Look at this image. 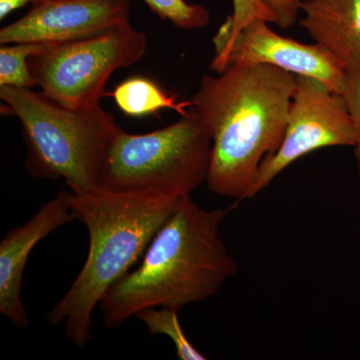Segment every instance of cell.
<instances>
[{
  "mask_svg": "<svg viewBox=\"0 0 360 360\" xmlns=\"http://www.w3.org/2000/svg\"><path fill=\"white\" fill-rule=\"evenodd\" d=\"M295 86V75L264 63L203 75L191 108L212 139V193L245 200L260 165L283 141Z\"/></svg>",
  "mask_w": 360,
  "mask_h": 360,
  "instance_id": "cell-1",
  "label": "cell"
},
{
  "mask_svg": "<svg viewBox=\"0 0 360 360\" xmlns=\"http://www.w3.org/2000/svg\"><path fill=\"white\" fill-rule=\"evenodd\" d=\"M229 210H205L184 196L144 252L141 264L108 290L101 302L106 326L117 328L139 311H179L219 292L238 265L219 236Z\"/></svg>",
  "mask_w": 360,
  "mask_h": 360,
  "instance_id": "cell-2",
  "label": "cell"
},
{
  "mask_svg": "<svg viewBox=\"0 0 360 360\" xmlns=\"http://www.w3.org/2000/svg\"><path fill=\"white\" fill-rule=\"evenodd\" d=\"M75 219L86 227V260L63 297L47 314L51 326L65 322L77 347L91 340L92 315L111 286L129 274L182 198L153 191L68 193Z\"/></svg>",
  "mask_w": 360,
  "mask_h": 360,
  "instance_id": "cell-3",
  "label": "cell"
},
{
  "mask_svg": "<svg viewBox=\"0 0 360 360\" xmlns=\"http://www.w3.org/2000/svg\"><path fill=\"white\" fill-rule=\"evenodd\" d=\"M6 110L20 120L26 167L37 179H63L77 194L103 188L106 158L120 129L101 105L70 108L41 91L0 86Z\"/></svg>",
  "mask_w": 360,
  "mask_h": 360,
  "instance_id": "cell-4",
  "label": "cell"
},
{
  "mask_svg": "<svg viewBox=\"0 0 360 360\" xmlns=\"http://www.w3.org/2000/svg\"><path fill=\"white\" fill-rule=\"evenodd\" d=\"M212 146L207 129L193 110L149 134L120 129L108 150L103 188L191 195L207 181Z\"/></svg>",
  "mask_w": 360,
  "mask_h": 360,
  "instance_id": "cell-5",
  "label": "cell"
},
{
  "mask_svg": "<svg viewBox=\"0 0 360 360\" xmlns=\"http://www.w3.org/2000/svg\"><path fill=\"white\" fill-rule=\"evenodd\" d=\"M148 49L144 33L130 22L101 34L54 45L28 61L42 94L70 108L101 105L115 71L141 61Z\"/></svg>",
  "mask_w": 360,
  "mask_h": 360,
  "instance_id": "cell-6",
  "label": "cell"
},
{
  "mask_svg": "<svg viewBox=\"0 0 360 360\" xmlns=\"http://www.w3.org/2000/svg\"><path fill=\"white\" fill-rule=\"evenodd\" d=\"M354 139V123L343 96L314 78L296 75L295 91L283 141L276 153L260 165L245 200L264 191L303 156L321 148H352Z\"/></svg>",
  "mask_w": 360,
  "mask_h": 360,
  "instance_id": "cell-7",
  "label": "cell"
},
{
  "mask_svg": "<svg viewBox=\"0 0 360 360\" xmlns=\"http://www.w3.org/2000/svg\"><path fill=\"white\" fill-rule=\"evenodd\" d=\"M234 63L276 66L297 77L314 78L340 94L347 77L340 63L321 45L281 37L262 20L251 21L232 41L215 49L210 68L221 72Z\"/></svg>",
  "mask_w": 360,
  "mask_h": 360,
  "instance_id": "cell-8",
  "label": "cell"
},
{
  "mask_svg": "<svg viewBox=\"0 0 360 360\" xmlns=\"http://www.w3.org/2000/svg\"><path fill=\"white\" fill-rule=\"evenodd\" d=\"M129 0H39L0 30V44H65L129 22Z\"/></svg>",
  "mask_w": 360,
  "mask_h": 360,
  "instance_id": "cell-9",
  "label": "cell"
},
{
  "mask_svg": "<svg viewBox=\"0 0 360 360\" xmlns=\"http://www.w3.org/2000/svg\"><path fill=\"white\" fill-rule=\"evenodd\" d=\"M75 219L68 191H61L44 203L25 224L11 229L0 243V314L18 328L30 326L21 298L22 277L28 257L42 239Z\"/></svg>",
  "mask_w": 360,
  "mask_h": 360,
  "instance_id": "cell-10",
  "label": "cell"
},
{
  "mask_svg": "<svg viewBox=\"0 0 360 360\" xmlns=\"http://www.w3.org/2000/svg\"><path fill=\"white\" fill-rule=\"evenodd\" d=\"M300 25L345 71L360 68V0H303Z\"/></svg>",
  "mask_w": 360,
  "mask_h": 360,
  "instance_id": "cell-11",
  "label": "cell"
},
{
  "mask_svg": "<svg viewBox=\"0 0 360 360\" xmlns=\"http://www.w3.org/2000/svg\"><path fill=\"white\" fill-rule=\"evenodd\" d=\"M115 103L125 115L143 116L153 115L161 110H174L181 115H187L189 103H177L174 96H167L153 80L132 77L124 80L113 92Z\"/></svg>",
  "mask_w": 360,
  "mask_h": 360,
  "instance_id": "cell-12",
  "label": "cell"
},
{
  "mask_svg": "<svg viewBox=\"0 0 360 360\" xmlns=\"http://www.w3.org/2000/svg\"><path fill=\"white\" fill-rule=\"evenodd\" d=\"M47 42H20L0 49V86H35L28 61L32 56L49 51L54 45Z\"/></svg>",
  "mask_w": 360,
  "mask_h": 360,
  "instance_id": "cell-13",
  "label": "cell"
},
{
  "mask_svg": "<svg viewBox=\"0 0 360 360\" xmlns=\"http://www.w3.org/2000/svg\"><path fill=\"white\" fill-rule=\"evenodd\" d=\"M177 310L156 307L141 310L135 315L143 322L149 335H165L172 341L177 356L181 360H205L207 357L201 354L184 333L180 324Z\"/></svg>",
  "mask_w": 360,
  "mask_h": 360,
  "instance_id": "cell-14",
  "label": "cell"
},
{
  "mask_svg": "<svg viewBox=\"0 0 360 360\" xmlns=\"http://www.w3.org/2000/svg\"><path fill=\"white\" fill-rule=\"evenodd\" d=\"M146 6L163 20H169L181 30H198L210 23V13L200 4L186 0H143Z\"/></svg>",
  "mask_w": 360,
  "mask_h": 360,
  "instance_id": "cell-15",
  "label": "cell"
},
{
  "mask_svg": "<svg viewBox=\"0 0 360 360\" xmlns=\"http://www.w3.org/2000/svg\"><path fill=\"white\" fill-rule=\"evenodd\" d=\"M233 13L226 21L220 26L219 32L215 35V49L229 44L243 28L251 21L262 20L274 23V18L259 0H232Z\"/></svg>",
  "mask_w": 360,
  "mask_h": 360,
  "instance_id": "cell-16",
  "label": "cell"
},
{
  "mask_svg": "<svg viewBox=\"0 0 360 360\" xmlns=\"http://www.w3.org/2000/svg\"><path fill=\"white\" fill-rule=\"evenodd\" d=\"M341 96L345 98L348 112L354 123L355 139L352 148L354 150L360 182V68L347 71L345 87Z\"/></svg>",
  "mask_w": 360,
  "mask_h": 360,
  "instance_id": "cell-17",
  "label": "cell"
},
{
  "mask_svg": "<svg viewBox=\"0 0 360 360\" xmlns=\"http://www.w3.org/2000/svg\"><path fill=\"white\" fill-rule=\"evenodd\" d=\"M303 0H259L274 18V25L288 30L295 25Z\"/></svg>",
  "mask_w": 360,
  "mask_h": 360,
  "instance_id": "cell-18",
  "label": "cell"
},
{
  "mask_svg": "<svg viewBox=\"0 0 360 360\" xmlns=\"http://www.w3.org/2000/svg\"><path fill=\"white\" fill-rule=\"evenodd\" d=\"M39 0H0V18L4 20L9 13L26 6L27 4H37Z\"/></svg>",
  "mask_w": 360,
  "mask_h": 360,
  "instance_id": "cell-19",
  "label": "cell"
}]
</instances>
